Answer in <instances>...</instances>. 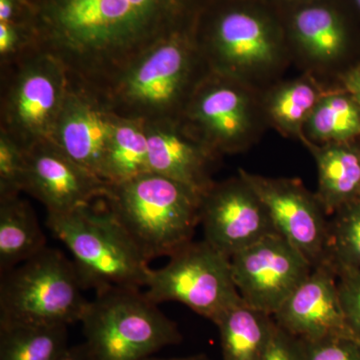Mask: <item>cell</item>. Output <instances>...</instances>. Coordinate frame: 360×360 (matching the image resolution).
<instances>
[{
	"label": "cell",
	"instance_id": "cell-14",
	"mask_svg": "<svg viewBox=\"0 0 360 360\" xmlns=\"http://www.w3.org/2000/svg\"><path fill=\"white\" fill-rule=\"evenodd\" d=\"M264 201L276 231L316 266L326 257L328 214L300 179L267 177L238 170Z\"/></svg>",
	"mask_w": 360,
	"mask_h": 360
},
{
	"label": "cell",
	"instance_id": "cell-15",
	"mask_svg": "<svg viewBox=\"0 0 360 360\" xmlns=\"http://www.w3.org/2000/svg\"><path fill=\"white\" fill-rule=\"evenodd\" d=\"M110 184L78 165L51 141L26 149L25 193L61 214L108 196Z\"/></svg>",
	"mask_w": 360,
	"mask_h": 360
},
{
	"label": "cell",
	"instance_id": "cell-32",
	"mask_svg": "<svg viewBox=\"0 0 360 360\" xmlns=\"http://www.w3.org/2000/svg\"><path fill=\"white\" fill-rule=\"evenodd\" d=\"M27 21L26 0H0V22Z\"/></svg>",
	"mask_w": 360,
	"mask_h": 360
},
{
	"label": "cell",
	"instance_id": "cell-31",
	"mask_svg": "<svg viewBox=\"0 0 360 360\" xmlns=\"http://www.w3.org/2000/svg\"><path fill=\"white\" fill-rule=\"evenodd\" d=\"M262 360H300V340L277 326Z\"/></svg>",
	"mask_w": 360,
	"mask_h": 360
},
{
	"label": "cell",
	"instance_id": "cell-23",
	"mask_svg": "<svg viewBox=\"0 0 360 360\" xmlns=\"http://www.w3.org/2000/svg\"><path fill=\"white\" fill-rule=\"evenodd\" d=\"M360 136V106L352 94L333 84L309 116L300 142L314 144L354 141Z\"/></svg>",
	"mask_w": 360,
	"mask_h": 360
},
{
	"label": "cell",
	"instance_id": "cell-30",
	"mask_svg": "<svg viewBox=\"0 0 360 360\" xmlns=\"http://www.w3.org/2000/svg\"><path fill=\"white\" fill-rule=\"evenodd\" d=\"M341 307L348 330L360 341V269L336 271Z\"/></svg>",
	"mask_w": 360,
	"mask_h": 360
},
{
	"label": "cell",
	"instance_id": "cell-13",
	"mask_svg": "<svg viewBox=\"0 0 360 360\" xmlns=\"http://www.w3.org/2000/svg\"><path fill=\"white\" fill-rule=\"evenodd\" d=\"M200 224L206 243L229 258L278 233L264 201L239 174L202 193Z\"/></svg>",
	"mask_w": 360,
	"mask_h": 360
},
{
	"label": "cell",
	"instance_id": "cell-12",
	"mask_svg": "<svg viewBox=\"0 0 360 360\" xmlns=\"http://www.w3.org/2000/svg\"><path fill=\"white\" fill-rule=\"evenodd\" d=\"M231 264L243 302L272 316L314 269L309 260L279 233L232 255Z\"/></svg>",
	"mask_w": 360,
	"mask_h": 360
},
{
	"label": "cell",
	"instance_id": "cell-24",
	"mask_svg": "<svg viewBox=\"0 0 360 360\" xmlns=\"http://www.w3.org/2000/svg\"><path fill=\"white\" fill-rule=\"evenodd\" d=\"M150 172L146 122L118 116L104 155L101 177L110 184Z\"/></svg>",
	"mask_w": 360,
	"mask_h": 360
},
{
	"label": "cell",
	"instance_id": "cell-5",
	"mask_svg": "<svg viewBox=\"0 0 360 360\" xmlns=\"http://www.w3.org/2000/svg\"><path fill=\"white\" fill-rule=\"evenodd\" d=\"M92 205L68 213H49L46 224L73 257L84 290L146 286L151 269L127 231L108 210Z\"/></svg>",
	"mask_w": 360,
	"mask_h": 360
},
{
	"label": "cell",
	"instance_id": "cell-17",
	"mask_svg": "<svg viewBox=\"0 0 360 360\" xmlns=\"http://www.w3.org/2000/svg\"><path fill=\"white\" fill-rule=\"evenodd\" d=\"M274 319L279 328L300 340L352 336L341 307L338 274L326 260L314 267Z\"/></svg>",
	"mask_w": 360,
	"mask_h": 360
},
{
	"label": "cell",
	"instance_id": "cell-34",
	"mask_svg": "<svg viewBox=\"0 0 360 360\" xmlns=\"http://www.w3.org/2000/svg\"><path fill=\"white\" fill-rule=\"evenodd\" d=\"M58 360H89L84 342L82 343V345L68 347L65 354H63V356Z\"/></svg>",
	"mask_w": 360,
	"mask_h": 360
},
{
	"label": "cell",
	"instance_id": "cell-20",
	"mask_svg": "<svg viewBox=\"0 0 360 360\" xmlns=\"http://www.w3.org/2000/svg\"><path fill=\"white\" fill-rule=\"evenodd\" d=\"M302 144L316 163L319 187L315 195L328 217L360 200V149L354 141Z\"/></svg>",
	"mask_w": 360,
	"mask_h": 360
},
{
	"label": "cell",
	"instance_id": "cell-35",
	"mask_svg": "<svg viewBox=\"0 0 360 360\" xmlns=\"http://www.w3.org/2000/svg\"><path fill=\"white\" fill-rule=\"evenodd\" d=\"M276 11H281L290 7L298 6V4H305V2L311 1V0H265Z\"/></svg>",
	"mask_w": 360,
	"mask_h": 360
},
{
	"label": "cell",
	"instance_id": "cell-26",
	"mask_svg": "<svg viewBox=\"0 0 360 360\" xmlns=\"http://www.w3.org/2000/svg\"><path fill=\"white\" fill-rule=\"evenodd\" d=\"M324 260L335 272L360 269V200L341 208L328 221Z\"/></svg>",
	"mask_w": 360,
	"mask_h": 360
},
{
	"label": "cell",
	"instance_id": "cell-38",
	"mask_svg": "<svg viewBox=\"0 0 360 360\" xmlns=\"http://www.w3.org/2000/svg\"><path fill=\"white\" fill-rule=\"evenodd\" d=\"M206 1H213V0H206Z\"/></svg>",
	"mask_w": 360,
	"mask_h": 360
},
{
	"label": "cell",
	"instance_id": "cell-36",
	"mask_svg": "<svg viewBox=\"0 0 360 360\" xmlns=\"http://www.w3.org/2000/svg\"><path fill=\"white\" fill-rule=\"evenodd\" d=\"M360 25V0H341Z\"/></svg>",
	"mask_w": 360,
	"mask_h": 360
},
{
	"label": "cell",
	"instance_id": "cell-4",
	"mask_svg": "<svg viewBox=\"0 0 360 360\" xmlns=\"http://www.w3.org/2000/svg\"><path fill=\"white\" fill-rule=\"evenodd\" d=\"M201 195L155 172L110 184L108 210L148 262L172 257L193 241L200 224Z\"/></svg>",
	"mask_w": 360,
	"mask_h": 360
},
{
	"label": "cell",
	"instance_id": "cell-27",
	"mask_svg": "<svg viewBox=\"0 0 360 360\" xmlns=\"http://www.w3.org/2000/svg\"><path fill=\"white\" fill-rule=\"evenodd\" d=\"M26 149L0 132V198L25 191Z\"/></svg>",
	"mask_w": 360,
	"mask_h": 360
},
{
	"label": "cell",
	"instance_id": "cell-7",
	"mask_svg": "<svg viewBox=\"0 0 360 360\" xmlns=\"http://www.w3.org/2000/svg\"><path fill=\"white\" fill-rule=\"evenodd\" d=\"M72 260L46 248L1 274L0 326H66L82 321L89 300Z\"/></svg>",
	"mask_w": 360,
	"mask_h": 360
},
{
	"label": "cell",
	"instance_id": "cell-18",
	"mask_svg": "<svg viewBox=\"0 0 360 360\" xmlns=\"http://www.w3.org/2000/svg\"><path fill=\"white\" fill-rule=\"evenodd\" d=\"M149 170L202 194L214 180L213 165L219 160L182 120L146 122Z\"/></svg>",
	"mask_w": 360,
	"mask_h": 360
},
{
	"label": "cell",
	"instance_id": "cell-28",
	"mask_svg": "<svg viewBox=\"0 0 360 360\" xmlns=\"http://www.w3.org/2000/svg\"><path fill=\"white\" fill-rule=\"evenodd\" d=\"M298 340L300 360H360V341L352 336Z\"/></svg>",
	"mask_w": 360,
	"mask_h": 360
},
{
	"label": "cell",
	"instance_id": "cell-10",
	"mask_svg": "<svg viewBox=\"0 0 360 360\" xmlns=\"http://www.w3.org/2000/svg\"><path fill=\"white\" fill-rule=\"evenodd\" d=\"M169 258L162 269L150 270L144 286V295L155 304L179 302L215 324L240 302L231 258L205 240L191 241Z\"/></svg>",
	"mask_w": 360,
	"mask_h": 360
},
{
	"label": "cell",
	"instance_id": "cell-1",
	"mask_svg": "<svg viewBox=\"0 0 360 360\" xmlns=\"http://www.w3.org/2000/svg\"><path fill=\"white\" fill-rule=\"evenodd\" d=\"M37 49L99 94L142 52L193 25L206 0H26Z\"/></svg>",
	"mask_w": 360,
	"mask_h": 360
},
{
	"label": "cell",
	"instance_id": "cell-21",
	"mask_svg": "<svg viewBox=\"0 0 360 360\" xmlns=\"http://www.w3.org/2000/svg\"><path fill=\"white\" fill-rule=\"evenodd\" d=\"M222 360H262L277 328L274 316L240 302L217 321Z\"/></svg>",
	"mask_w": 360,
	"mask_h": 360
},
{
	"label": "cell",
	"instance_id": "cell-2",
	"mask_svg": "<svg viewBox=\"0 0 360 360\" xmlns=\"http://www.w3.org/2000/svg\"><path fill=\"white\" fill-rule=\"evenodd\" d=\"M194 33L210 71L259 92L292 63L281 13L265 0L206 1Z\"/></svg>",
	"mask_w": 360,
	"mask_h": 360
},
{
	"label": "cell",
	"instance_id": "cell-33",
	"mask_svg": "<svg viewBox=\"0 0 360 360\" xmlns=\"http://www.w3.org/2000/svg\"><path fill=\"white\" fill-rule=\"evenodd\" d=\"M336 80L338 85L354 96L360 106V63L350 66L345 72L341 73Z\"/></svg>",
	"mask_w": 360,
	"mask_h": 360
},
{
	"label": "cell",
	"instance_id": "cell-11",
	"mask_svg": "<svg viewBox=\"0 0 360 360\" xmlns=\"http://www.w3.org/2000/svg\"><path fill=\"white\" fill-rule=\"evenodd\" d=\"M278 13L292 63L328 84L338 79L359 25L341 0H311Z\"/></svg>",
	"mask_w": 360,
	"mask_h": 360
},
{
	"label": "cell",
	"instance_id": "cell-29",
	"mask_svg": "<svg viewBox=\"0 0 360 360\" xmlns=\"http://www.w3.org/2000/svg\"><path fill=\"white\" fill-rule=\"evenodd\" d=\"M34 49V35L27 21L0 22V66L13 63Z\"/></svg>",
	"mask_w": 360,
	"mask_h": 360
},
{
	"label": "cell",
	"instance_id": "cell-3",
	"mask_svg": "<svg viewBox=\"0 0 360 360\" xmlns=\"http://www.w3.org/2000/svg\"><path fill=\"white\" fill-rule=\"evenodd\" d=\"M195 23L156 42L113 78L101 94L115 115L144 122L182 120L210 72L196 42Z\"/></svg>",
	"mask_w": 360,
	"mask_h": 360
},
{
	"label": "cell",
	"instance_id": "cell-25",
	"mask_svg": "<svg viewBox=\"0 0 360 360\" xmlns=\"http://www.w3.org/2000/svg\"><path fill=\"white\" fill-rule=\"evenodd\" d=\"M68 347L66 326H0V360H58Z\"/></svg>",
	"mask_w": 360,
	"mask_h": 360
},
{
	"label": "cell",
	"instance_id": "cell-9",
	"mask_svg": "<svg viewBox=\"0 0 360 360\" xmlns=\"http://www.w3.org/2000/svg\"><path fill=\"white\" fill-rule=\"evenodd\" d=\"M181 120L219 158L248 151L269 127L259 91L212 71L194 91Z\"/></svg>",
	"mask_w": 360,
	"mask_h": 360
},
{
	"label": "cell",
	"instance_id": "cell-37",
	"mask_svg": "<svg viewBox=\"0 0 360 360\" xmlns=\"http://www.w3.org/2000/svg\"><path fill=\"white\" fill-rule=\"evenodd\" d=\"M144 360H212L207 355L205 354H196L193 356L186 357H174V359H160V357L150 356Z\"/></svg>",
	"mask_w": 360,
	"mask_h": 360
},
{
	"label": "cell",
	"instance_id": "cell-8",
	"mask_svg": "<svg viewBox=\"0 0 360 360\" xmlns=\"http://www.w3.org/2000/svg\"><path fill=\"white\" fill-rule=\"evenodd\" d=\"M68 85L65 66L39 49L1 66L0 132L25 149L51 139Z\"/></svg>",
	"mask_w": 360,
	"mask_h": 360
},
{
	"label": "cell",
	"instance_id": "cell-16",
	"mask_svg": "<svg viewBox=\"0 0 360 360\" xmlns=\"http://www.w3.org/2000/svg\"><path fill=\"white\" fill-rule=\"evenodd\" d=\"M117 118L98 91L70 79L49 139L71 160L103 179L104 155Z\"/></svg>",
	"mask_w": 360,
	"mask_h": 360
},
{
	"label": "cell",
	"instance_id": "cell-6",
	"mask_svg": "<svg viewBox=\"0 0 360 360\" xmlns=\"http://www.w3.org/2000/svg\"><path fill=\"white\" fill-rule=\"evenodd\" d=\"M80 322L89 360H144L182 340L176 323L139 288L96 293Z\"/></svg>",
	"mask_w": 360,
	"mask_h": 360
},
{
	"label": "cell",
	"instance_id": "cell-19",
	"mask_svg": "<svg viewBox=\"0 0 360 360\" xmlns=\"http://www.w3.org/2000/svg\"><path fill=\"white\" fill-rule=\"evenodd\" d=\"M333 84L310 73L278 80L260 91L269 127L284 137L300 141L305 123L321 97Z\"/></svg>",
	"mask_w": 360,
	"mask_h": 360
},
{
	"label": "cell",
	"instance_id": "cell-22",
	"mask_svg": "<svg viewBox=\"0 0 360 360\" xmlns=\"http://www.w3.org/2000/svg\"><path fill=\"white\" fill-rule=\"evenodd\" d=\"M46 248L32 206L20 195L0 198V272L6 274Z\"/></svg>",
	"mask_w": 360,
	"mask_h": 360
}]
</instances>
